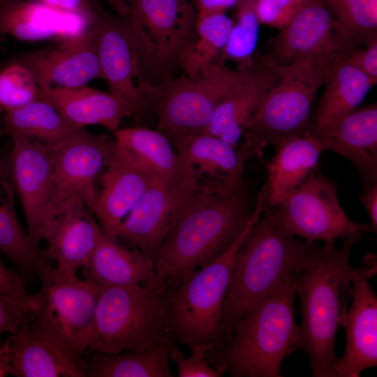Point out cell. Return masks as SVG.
<instances>
[{"label": "cell", "mask_w": 377, "mask_h": 377, "mask_svg": "<svg viewBox=\"0 0 377 377\" xmlns=\"http://www.w3.org/2000/svg\"><path fill=\"white\" fill-rule=\"evenodd\" d=\"M361 239L350 236L341 248L314 242L298 274L300 348L309 360L313 377H336L337 332L353 295L350 255Z\"/></svg>", "instance_id": "obj_1"}, {"label": "cell", "mask_w": 377, "mask_h": 377, "mask_svg": "<svg viewBox=\"0 0 377 377\" xmlns=\"http://www.w3.org/2000/svg\"><path fill=\"white\" fill-rule=\"evenodd\" d=\"M298 274H288L235 325L221 347L207 353L212 367L232 377H281L283 360L301 347L295 319Z\"/></svg>", "instance_id": "obj_2"}, {"label": "cell", "mask_w": 377, "mask_h": 377, "mask_svg": "<svg viewBox=\"0 0 377 377\" xmlns=\"http://www.w3.org/2000/svg\"><path fill=\"white\" fill-rule=\"evenodd\" d=\"M251 215L245 188L225 195L200 190L175 223L154 260L168 287L224 253Z\"/></svg>", "instance_id": "obj_3"}, {"label": "cell", "mask_w": 377, "mask_h": 377, "mask_svg": "<svg viewBox=\"0 0 377 377\" xmlns=\"http://www.w3.org/2000/svg\"><path fill=\"white\" fill-rule=\"evenodd\" d=\"M267 197L260 191L247 223L228 249L207 265L188 272L163 297L170 332L190 349L204 345L209 350L226 342L223 303L232 277L238 251L260 217Z\"/></svg>", "instance_id": "obj_4"}, {"label": "cell", "mask_w": 377, "mask_h": 377, "mask_svg": "<svg viewBox=\"0 0 377 377\" xmlns=\"http://www.w3.org/2000/svg\"><path fill=\"white\" fill-rule=\"evenodd\" d=\"M314 242H300L281 228L275 207L263 213L242 244L222 310L226 342L236 323L289 274H300ZM225 342V343H226Z\"/></svg>", "instance_id": "obj_5"}, {"label": "cell", "mask_w": 377, "mask_h": 377, "mask_svg": "<svg viewBox=\"0 0 377 377\" xmlns=\"http://www.w3.org/2000/svg\"><path fill=\"white\" fill-rule=\"evenodd\" d=\"M334 64L301 61L274 65L277 78L246 125L244 142L237 149L245 162L261 158L269 145L275 146L282 140L311 131L313 100Z\"/></svg>", "instance_id": "obj_6"}, {"label": "cell", "mask_w": 377, "mask_h": 377, "mask_svg": "<svg viewBox=\"0 0 377 377\" xmlns=\"http://www.w3.org/2000/svg\"><path fill=\"white\" fill-rule=\"evenodd\" d=\"M168 285L101 286L88 348L106 353L140 351L171 332L163 297Z\"/></svg>", "instance_id": "obj_7"}, {"label": "cell", "mask_w": 377, "mask_h": 377, "mask_svg": "<svg viewBox=\"0 0 377 377\" xmlns=\"http://www.w3.org/2000/svg\"><path fill=\"white\" fill-rule=\"evenodd\" d=\"M250 68L234 71L214 61L194 75L156 85L150 105L158 131L168 138L205 133L218 105Z\"/></svg>", "instance_id": "obj_8"}, {"label": "cell", "mask_w": 377, "mask_h": 377, "mask_svg": "<svg viewBox=\"0 0 377 377\" xmlns=\"http://www.w3.org/2000/svg\"><path fill=\"white\" fill-rule=\"evenodd\" d=\"M93 1L92 25L102 78L110 94L130 105L132 117L138 121L156 87L145 74L143 45L128 15L111 14L98 0Z\"/></svg>", "instance_id": "obj_9"}, {"label": "cell", "mask_w": 377, "mask_h": 377, "mask_svg": "<svg viewBox=\"0 0 377 377\" xmlns=\"http://www.w3.org/2000/svg\"><path fill=\"white\" fill-rule=\"evenodd\" d=\"M128 4V16L144 47L147 78L157 79V85L171 80L194 34V5L188 0H129Z\"/></svg>", "instance_id": "obj_10"}, {"label": "cell", "mask_w": 377, "mask_h": 377, "mask_svg": "<svg viewBox=\"0 0 377 377\" xmlns=\"http://www.w3.org/2000/svg\"><path fill=\"white\" fill-rule=\"evenodd\" d=\"M1 348L14 376H87L83 353L39 305Z\"/></svg>", "instance_id": "obj_11"}, {"label": "cell", "mask_w": 377, "mask_h": 377, "mask_svg": "<svg viewBox=\"0 0 377 377\" xmlns=\"http://www.w3.org/2000/svg\"><path fill=\"white\" fill-rule=\"evenodd\" d=\"M49 145L52 157V209L56 216L78 204L91 210L97 194L94 182L116 155L114 140L79 128Z\"/></svg>", "instance_id": "obj_12"}, {"label": "cell", "mask_w": 377, "mask_h": 377, "mask_svg": "<svg viewBox=\"0 0 377 377\" xmlns=\"http://www.w3.org/2000/svg\"><path fill=\"white\" fill-rule=\"evenodd\" d=\"M281 229L305 240L334 244L339 239L362 236L367 225L348 218L341 207L335 183L320 172L275 206Z\"/></svg>", "instance_id": "obj_13"}, {"label": "cell", "mask_w": 377, "mask_h": 377, "mask_svg": "<svg viewBox=\"0 0 377 377\" xmlns=\"http://www.w3.org/2000/svg\"><path fill=\"white\" fill-rule=\"evenodd\" d=\"M357 43L320 0H312L281 29L263 61L278 66L301 61L334 64L345 59Z\"/></svg>", "instance_id": "obj_14"}, {"label": "cell", "mask_w": 377, "mask_h": 377, "mask_svg": "<svg viewBox=\"0 0 377 377\" xmlns=\"http://www.w3.org/2000/svg\"><path fill=\"white\" fill-rule=\"evenodd\" d=\"M8 164L13 187L21 202L27 233L38 244L46 239L55 217L52 209V157L49 145L15 133Z\"/></svg>", "instance_id": "obj_15"}, {"label": "cell", "mask_w": 377, "mask_h": 377, "mask_svg": "<svg viewBox=\"0 0 377 377\" xmlns=\"http://www.w3.org/2000/svg\"><path fill=\"white\" fill-rule=\"evenodd\" d=\"M200 190L187 173L174 186L152 180L115 236L135 244L154 263L166 236Z\"/></svg>", "instance_id": "obj_16"}, {"label": "cell", "mask_w": 377, "mask_h": 377, "mask_svg": "<svg viewBox=\"0 0 377 377\" xmlns=\"http://www.w3.org/2000/svg\"><path fill=\"white\" fill-rule=\"evenodd\" d=\"M376 274V261L370 254L361 267H352V304L340 320L346 346L334 366L336 377H359L377 364V297L369 282Z\"/></svg>", "instance_id": "obj_17"}, {"label": "cell", "mask_w": 377, "mask_h": 377, "mask_svg": "<svg viewBox=\"0 0 377 377\" xmlns=\"http://www.w3.org/2000/svg\"><path fill=\"white\" fill-rule=\"evenodd\" d=\"M17 62L33 73L39 89L71 88L102 77L95 29L20 57Z\"/></svg>", "instance_id": "obj_18"}, {"label": "cell", "mask_w": 377, "mask_h": 377, "mask_svg": "<svg viewBox=\"0 0 377 377\" xmlns=\"http://www.w3.org/2000/svg\"><path fill=\"white\" fill-rule=\"evenodd\" d=\"M38 304L54 320L63 334L81 352L88 348L101 286L77 276L57 275L53 269L40 277Z\"/></svg>", "instance_id": "obj_19"}, {"label": "cell", "mask_w": 377, "mask_h": 377, "mask_svg": "<svg viewBox=\"0 0 377 377\" xmlns=\"http://www.w3.org/2000/svg\"><path fill=\"white\" fill-rule=\"evenodd\" d=\"M180 156L186 173L200 190L228 195L245 188V162L232 145L202 133L169 138Z\"/></svg>", "instance_id": "obj_20"}, {"label": "cell", "mask_w": 377, "mask_h": 377, "mask_svg": "<svg viewBox=\"0 0 377 377\" xmlns=\"http://www.w3.org/2000/svg\"><path fill=\"white\" fill-rule=\"evenodd\" d=\"M311 131L323 151H331L355 166L367 188L377 182V106L356 109L334 125Z\"/></svg>", "instance_id": "obj_21"}, {"label": "cell", "mask_w": 377, "mask_h": 377, "mask_svg": "<svg viewBox=\"0 0 377 377\" xmlns=\"http://www.w3.org/2000/svg\"><path fill=\"white\" fill-rule=\"evenodd\" d=\"M94 15L63 12L39 1L8 0L0 5V34L24 41L64 39L89 29Z\"/></svg>", "instance_id": "obj_22"}, {"label": "cell", "mask_w": 377, "mask_h": 377, "mask_svg": "<svg viewBox=\"0 0 377 377\" xmlns=\"http://www.w3.org/2000/svg\"><path fill=\"white\" fill-rule=\"evenodd\" d=\"M91 212L85 205L79 204L56 216L45 239V250L55 262L54 272L57 275L75 278L78 269L88 266L102 231Z\"/></svg>", "instance_id": "obj_23"}, {"label": "cell", "mask_w": 377, "mask_h": 377, "mask_svg": "<svg viewBox=\"0 0 377 377\" xmlns=\"http://www.w3.org/2000/svg\"><path fill=\"white\" fill-rule=\"evenodd\" d=\"M274 65L263 61L250 68L216 107L205 133L216 137L237 149L245 128L277 78Z\"/></svg>", "instance_id": "obj_24"}, {"label": "cell", "mask_w": 377, "mask_h": 377, "mask_svg": "<svg viewBox=\"0 0 377 377\" xmlns=\"http://www.w3.org/2000/svg\"><path fill=\"white\" fill-rule=\"evenodd\" d=\"M113 133L118 156L151 179L174 186L184 177L180 156L161 132L135 126L117 129Z\"/></svg>", "instance_id": "obj_25"}, {"label": "cell", "mask_w": 377, "mask_h": 377, "mask_svg": "<svg viewBox=\"0 0 377 377\" xmlns=\"http://www.w3.org/2000/svg\"><path fill=\"white\" fill-rule=\"evenodd\" d=\"M102 228L88 266L85 280L101 286L159 285L167 283L156 272L154 263L140 250L119 243Z\"/></svg>", "instance_id": "obj_26"}, {"label": "cell", "mask_w": 377, "mask_h": 377, "mask_svg": "<svg viewBox=\"0 0 377 377\" xmlns=\"http://www.w3.org/2000/svg\"><path fill=\"white\" fill-rule=\"evenodd\" d=\"M267 163V180L264 184L267 203L275 207L284 197L318 172L323 151L311 131L281 141Z\"/></svg>", "instance_id": "obj_27"}, {"label": "cell", "mask_w": 377, "mask_h": 377, "mask_svg": "<svg viewBox=\"0 0 377 377\" xmlns=\"http://www.w3.org/2000/svg\"><path fill=\"white\" fill-rule=\"evenodd\" d=\"M38 98L50 103L79 128L101 125L114 132L125 117L133 114L130 105L124 100L86 85L39 89Z\"/></svg>", "instance_id": "obj_28"}, {"label": "cell", "mask_w": 377, "mask_h": 377, "mask_svg": "<svg viewBox=\"0 0 377 377\" xmlns=\"http://www.w3.org/2000/svg\"><path fill=\"white\" fill-rule=\"evenodd\" d=\"M103 172V188L91 211L104 231L115 236L117 228L153 179L121 159L117 151Z\"/></svg>", "instance_id": "obj_29"}, {"label": "cell", "mask_w": 377, "mask_h": 377, "mask_svg": "<svg viewBox=\"0 0 377 377\" xmlns=\"http://www.w3.org/2000/svg\"><path fill=\"white\" fill-rule=\"evenodd\" d=\"M173 334L140 351L106 353L86 349L83 357L89 377H172L170 353Z\"/></svg>", "instance_id": "obj_30"}, {"label": "cell", "mask_w": 377, "mask_h": 377, "mask_svg": "<svg viewBox=\"0 0 377 377\" xmlns=\"http://www.w3.org/2000/svg\"><path fill=\"white\" fill-rule=\"evenodd\" d=\"M324 84L313 131L327 128L355 110L373 86L361 71L344 59L333 64Z\"/></svg>", "instance_id": "obj_31"}, {"label": "cell", "mask_w": 377, "mask_h": 377, "mask_svg": "<svg viewBox=\"0 0 377 377\" xmlns=\"http://www.w3.org/2000/svg\"><path fill=\"white\" fill-rule=\"evenodd\" d=\"M0 250L23 278H39L53 269L45 249L34 243L22 227L14 208V195L0 202Z\"/></svg>", "instance_id": "obj_32"}, {"label": "cell", "mask_w": 377, "mask_h": 377, "mask_svg": "<svg viewBox=\"0 0 377 377\" xmlns=\"http://www.w3.org/2000/svg\"><path fill=\"white\" fill-rule=\"evenodd\" d=\"M3 123L7 134L17 133L50 145L62 141L79 129L50 103L40 98L6 112Z\"/></svg>", "instance_id": "obj_33"}, {"label": "cell", "mask_w": 377, "mask_h": 377, "mask_svg": "<svg viewBox=\"0 0 377 377\" xmlns=\"http://www.w3.org/2000/svg\"><path fill=\"white\" fill-rule=\"evenodd\" d=\"M232 20L226 13H199L194 34L178 64L186 75H194L215 61L224 49Z\"/></svg>", "instance_id": "obj_34"}, {"label": "cell", "mask_w": 377, "mask_h": 377, "mask_svg": "<svg viewBox=\"0 0 377 377\" xmlns=\"http://www.w3.org/2000/svg\"><path fill=\"white\" fill-rule=\"evenodd\" d=\"M256 0H239L236 20L232 26L228 42L222 51L223 59L235 61L239 70L249 69L253 66L252 56L256 47L259 22L255 10Z\"/></svg>", "instance_id": "obj_35"}, {"label": "cell", "mask_w": 377, "mask_h": 377, "mask_svg": "<svg viewBox=\"0 0 377 377\" xmlns=\"http://www.w3.org/2000/svg\"><path fill=\"white\" fill-rule=\"evenodd\" d=\"M357 42L377 38V0H320Z\"/></svg>", "instance_id": "obj_36"}, {"label": "cell", "mask_w": 377, "mask_h": 377, "mask_svg": "<svg viewBox=\"0 0 377 377\" xmlns=\"http://www.w3.org/2000/svg\"><path fill=\"white\" fill-rule=\"evenodd\" d=\"M39 87L31 71L14 62L0 71V107L5 112L38 98Z\"/></svg>", "instance_id": "obj_37"}, {"label": "cell", "mask_w": 377, "mask_h": 377, "mask_svg": "<svg viewBox=\"0 0 377 377\" xmlns=\"http://www.w3.org/2000/svg\"><path fill=\"white\" fill-rule=\"evenodd\" d=\"M191 356L186 357L179 347L172 346L170 360L177 367L178 377H220L223 374L210 365L207 360L209 350L206 346H197L192 349Z\"/></svg>", "instance_id": "obj_38"}, {"label": "cell", "mask_w": 377, "mask_h": 377, "mask_svg": "<svg viewBox=\"0 0 377 377\" xmlns=\"http://www.w3.org/2000/svg\"><path fill=\"white\" fill-rule=\"evenodd\" d=\"M301 7L292 0H256L255 10L259 23L282 29Z\"/></svg>", "instance_id": "obj_39"}, {"label": "cell", "mask_w": 377, "mask_h": 377, "mask_svg": "<svg viewBox=\"0 0 377 377\" xmlns=\"http://www.w3.org/2000/svg\"><path fill=\"white\" fill-rule=\"evenodd\" d=\"M31 313L19 300L0 292V346L3 333L14 334L27 321Z\"/></svg>", "instance_id": "obj_40"}, {"label": "cell", "mask_w": 377, "mask_h": 377, "mask_svg": "<svg viewBox=\"0 0 377 377\" xmlns=\"http://www.w3.org/2000/svg\"><path fill=\"white\" fill-rule=\"evenodd\" d=\"M0 292L23 303L32 313L38 304L34 295H29L19 273L7 269L0 260Z\"/></svg>", "instance_id": "obj_41"}, {"label": "cell", "mask_w": 377, "mask_h": 377, "mask_svg": "<svg viewBox=\"0 0 377 377\" xmlns=\"http://www.w3.org/2000/svg\"><path fill=\"white\" fill-rule=\"evenodd\" d=\"M343 59L361 71L373 86L376 84L377 38L369 42L364 50L354 49Z\"/></svg>", "instance_id": "obj_42"}, {"label": "cell", "mask_w": 377, "mask_h": 377, "mask_svg": "<svg viewBox=\"0 0 377 377\" xmlns=\"http://www.w3.org/2000/svg\"><path fill=\"white\" fill-rule=\"evenodd\" d=\"M42 3L63 12L92 16L93 0H38Z\"/></svg>", "instance_id": "obj_43"}, {"label": "cell", "mask_w": 377, "mask_h": 377, "mask_svg": "<svg viewBox=\"0 0 377 377\" xmlns=\"http://www.w3.org/2000/svg\"><path fill=\"white\" fill-rule=\"evenodd\" d=\"M371 221V229L377 233V182L366 188L365 192L360 197Z\"/></svg>", "instance_id": "obj_44"}, {"label": "cell", "mask_w": 377, "mask_h": 377, "mask_svg": "<svg viewBox=\"0 0 377 377\" xmlns=\"http://www.w3.org/2000/svg\"><path fill=\"white\" fill-rule=\"evenodd\" d=\"M197 13H226L235 7L239 0H193Z\"/></svg>", "instance_id": "obj_45"}, {"label": "cell", "mask_w": 377, "mask_h": 377, "mask_svg": "<svg viewBox=\"0 0 377 377\" xmlns=\"http://www.w3.org/2000/svg\"><path fill=\"white\" fill-rule=\"evenodd\" d=\"M14 195L8 159L6 160L0 156V202Z\"/></svg>", "instance_id": "obj_46"}, {"label": "cell", "mask_w": 377, "mask_h": 377, "mask_svg": "<svg viewBox=\"0 0 377 377\" xmlns=\"http://www.w3.org/2000/svg\"><path fill=\"white\" fill-rule=\"evenodd\" d=\"M114 10L117 14L126 16L129 13L128 4L124 0H103Z\"/></svg>", "instance_id": "obj_47"}, {"label": "cell", "mask_w": 377, "mask_h": 377, "mask_svg": "<svg viewBox=\"0 0 377 377\" xmlns=\"http://www.w3.org/2000/svg\"><path fill=\"white\" fill-rule=\"evenodd\" d=\"M0 346V377L10 375V365Z\"/></svg>", "instance_id": "obj_48"}, {"label": "cell", "mask_w": 377, "mask_h": 377, "mask_svg": "<svg viewBox=\"0 0 377 377\" xmlns=\"http://www.w3.org/2000/svg\"><path fill=\"white\" fill-rule=\"evenodd\" d=\"M296 5L300 7L303 6L306 3L311 1L312 0H292Z\"/></svg>", "instance_id": "obj_49"}, {"label": "cell", "mask_w": 377, "mask_h": 377, "mask_svg": "<svg viewBox=\"0 0 377 377\" xmlns=\"http://www.w3.org/2000/svg\"><path fill=\"white\" fill-rule=\"evenodd\" d=\"M5 133H6V131H0V136L3 135Z\"/></svg>", "instance_id": "obj_50"}, {"label": "cell", "mask_w": 377, "mask_h": 377, "mask_svg": "<svg viewBox=\"0 0 377 377\" xmlns=\"http://www.w3.org/2000/svg\"><path fill=\"white\" fill-rule=\"evenodd\" d=\"M8 0H0V5Z\"/></svg>", "instance_id": "obj_51"}, {"label": "cell", "mask_w": 377, "mask_h": 377, "mask_svg": "<svg viewBox=\"0 0 377 377\" xmlns=\"http://www.w3.org/2000/svg\"><path fill=\"white\" fill-rule=\"evenodd\" d=\"M2 111H3V110H2L1 108L0 107V113H1Z\"/></svg>", "instance_id": "obj_52"}, {"label": "cell", "mask_w": 377, "mask_h": 377, "mask_svg": "<svg viewBox=\"0 0 377 377\" xmlns=\"http://www.w3.org/2000/svg\"><path fill=\"white\" fill-rule=\"evenodd\" d=\"M124 1H125L126 3H128L129 0H124Z\"/></svg>", "instance_id": "obj_53"}]
</instances>
